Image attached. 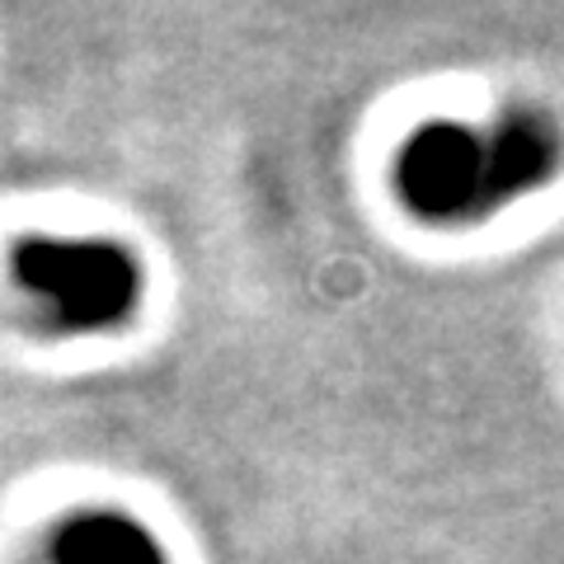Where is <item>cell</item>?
<instances>
[{
	"mask_svg": "<svg viewBox=\"0 0 564 564\" xmlns=\"http://www.w3.org/2000/svg\"><path fill=\"white\" fill-rule=\"evenodd\" d=\"M47 555L52 564H170L151 527H141L128 513H113V508L66 518L52 532Z\"/></svg>",
	"mask_w": 564,
	"mask_h": 564,
	"instance_id": "cell-4",
	"label": "cell"
},
{
	"mask_svg": "<svg viewBox=\"0 0 564 564\" xmlns=\"http://www.w3.org/2000/svg\"><path fill=\"white\" fill-rule=\"evenodd\" d=\"M489 155H494V198H499L503 212L508 203L545 188L560 174L564 132L541 109H508L489 128Z\"/></svg>",
	"mask_w": 564,
	"mask_h": 564,
	"instance_id": "cell-3",
	"label": "cell"
},
{
	"mask_svg": "<svg viewBox=\"0 0 564 564\" xmlns=\"http://www.w3.org/2000/svg\"><path fill=\"white\" fill-rule=\"evenodd\" d=\"M14 278L66 334H99L137 311L141 269L113 240H24Z\"/></svg>",
	"mask_w": 564,
	"mask_h": 564,
	"instance_id": "cell-1",
	"label": "cell"
},
{
	"mask_svg": "<svg viewBox=\"0 0 564 564\" xmlns=\"http://www.w3.org/2000/svg\"><path fill=\"white\" fill-rule=\"evenodd\" d=\"M395 188L419 221L470 226L494 217L499 198H494L489 128H466L447 118L423 122L395 155Z\"/></svg>",
	"mask_w": 564,
	"mask_h": 564,
	"instance_id": "cell-2",
	"label": "cell"
}]
</instances>
